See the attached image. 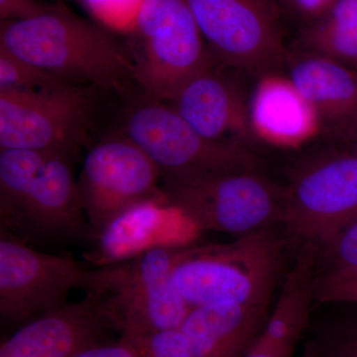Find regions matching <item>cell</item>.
I'll list each match as a JSON object with an SVG mask.
<instances>
[{
    "label": "cell",
    "mask_w": 357,
    "mask_h": 357,
    "mask_svg": "<svg viewBox=\"0 0 357 357\" xmlns=\"http://www.w3.org/2000/svg\"><path fill=\"white\" fill-rule=\"evenodd\" d=\"M91 10L109 24H132L142 0H86Z\"/></svg>",
    "instance_id": "cell-27"
},
{
    "label": "cell",
    "mask_w": 357,
    "mask_h": 357,
    "mask_svg": "<svg viewBox=\"0 0 357 357\" xmlns=\"http://www.w3.org/2000/svg\"><path fill=\"white\" fill-rule=\"evenodd\" d=\"M73 357H141L135 347L122 338L121 342L112 344H98L84 349Z\"/></svg>",
    "instance_id": "cell-30"
},
{
    "label": "cell",
    "mask_w": 357,
    "mask_h": 357,
    "mask_svg": "<svg viewBox=\"0 0 357 357\" xmlns=\"http://www.w3.org/2000/svg\"><path fill=\"white\" fill-rule=\"evenodd\" d=\"M289 236L319 249L357 218V156L345 152L307 162L285 187Z\"/></svg>",
    "instance_id": "cell-7"
},
{
    "label": "cell",
    "mask_w": 357,
    "mask_h": 357,
    "mask_svg": "<svg viewBox=\"0 0 357 357\" xmlns=\"http://www.w3.org/2000/svg\"><path fill=\"white\" fill-rule=\"evenodd\" d=\"M311 344L316 357H357V314L328 324Z\"/></svg>",
    "instance_id": "cell-24"
},
{
    "label": "cell",
    "mask_w": 357,
    "mask_h": 357,
    "mask_svg": "<svg viewBox=\"0 0 357 357\" xmlns=\"http://www.w3.org/2000/svg\"><path fill=\"white\" fill-rule=\"evenodd\" d=\"M119 328L110 293L84 299L33 319L0 345V357H73Z\"/></svg>",
    "instance_id": "cell-12"
},
{
    "label": "cell",
    "mask_w": 357,
    "mask_h": 357,
    "mask_svg": "<svg viewBox=\"0 0 357 357\" xmlns=\"http://www.w3.org/2000/svg\"><path fill=\"white\" fill-rule=\"evenodd\" d=\"M169 102L208 139L246 145L253 138L243 89L215 65L192 77Z\"/></svg>",
    "instance_id": "cell-14"
},
{
    "label": "cell",
    "mask_w": 357,
    "mask_h": 357,
    "mask_svg": "<svg viewBox=\"0 0 357 357\" xmlns=\"http://www.w3.org/2000/svg\"><path fill=\"white\" fill-rule=\"evenodd\" d=\"M314 301L357 305V272L354 273H317Z\"/></svg>",
    "instance_id": "cell-26"
},
{
    "label": "cell",
    "mask_w": 357,
    "mask_h": 357,
    "mask_svg": "<svg viewBox=\"0 0 357 357\" xmlns=\"http://www.w3.org/2000/svg\"><path fill=\"white\" fill-rule=\"evenodd\" d=\"M161 176L156 164L124 135L89 150L77 183L84 215L96 238L136 204L167 202L159 185Z\"/></svg>",
    "instance_id": "cell-10"
},
{
    "label": "cell",
    "mask_w": 357,
    "mask_h": 357,
    "mask_svg": "<svg viewBox=\"0 0 357 357\" xmlns=\"http://www.w3.org/2000/svg\"><path fill=\"white\" fill-rule=\"evenodd\" d=\"M351 150L349 152H351V153L352 154L356 155L357 156V134H356V135L354 136H352V137L351 138Z\"/></svg>",
    "instance_id": "cell-32"
},
{
    "label": "cell",
    "mask_w": 357,
    "mask_h": 357,
    "mask_svg": "<svg viewBox=\"0 0 357 357\" xmlns=\"http://www.w3.org/2000/svg\"><path fill=\"white\" fill-rule=\"evenodd\" d=\"M317 273L357 272V218L331 243L318 249Z\"/></svg>",
    "instance_id": "cell-23"
},
{
    "label": "cell",
    "mask_w": 357,
    "mask_h": 357,
    "mask_svg": "<svg viewBox=\"0 0 357 357\" xmlns=\"http://www.w3.org/2000/svg\"><path fill=\"white\" fill-rule=\"evenodd\" d=\"M57 154L66 153L17 148L0 149L1 232L6 234L13 227L23 201L42 167Z\"/></svg>",
    "instance_id": "cell-21"
},
{
    "label": "cell",
    "mask_w": 357,
    "mask_h": 357,
    "mask_svg": "<svg viewBox=\"0 0 357 357\" xmlns=\"http://www.w3.org/2000/svg\"><path fill=\"white\" fill-rule=\"evenodd\" d=\"M68 84H73L0 48V91H47Z\"/></svg>",
    "instance_id": "cell-22"
},
{
    "label": "cell",
    "mask_w": 357,
    "mask_h": 357,
    "mask_svg": "<svg viewBox=\"0 0 357 357\" xmlns=\"http://www.w3.org/2000/svg\"><path fill=\"white\" fill-rule=\"evenodd\" d=\"M124 136L156 164L162 176L210 177L255 171L256 159L246 145L208 139L168 103L145 98L126 119Z\"/></svg>",
    "instance_id": "cell-6"
},
{
    "label": "cell",
    "mask_w": 357,
    "mask_h": 357,
    "mask_svg": "<svg viewBox=\"0 0 357 357\" xmlns=\"http://www.w3.org/2000/svg\"><path fill=\"white\" fill-rule=\"evenodd\" d=\"M357 134V133H356Z\"/></svg>",
    "instance_id": "cell-35"
},
{
    "label": "cell",
    "mask_w": 357,
    "mask_h": 357,
    "mask_svg": "<svg viewBox=\"0 0 357 357\" xmlns=\"http://www.w3.org/2000/svg\"><path fill=\"white\" fill-rule=\"evenodd\" d=\"M40 0H0V20H23L34 17L51 8Z\"/></svg>",
    "instance_id": "cell-28"
},
{
    "label": "cell",
    "mask_w": 357,
    "mask_h": 357,
    "mask_svg": "<svg viewBox=\"0 0 357 357\" xmlns=\"http://www.w3.org/2000/svg\"><path fill=\"white\" fill-rule=\"evenodd\" d=\"M279 1L281 2L282 6H284L286 7V8H288L292 0H279Z\"/></svg>",
    "instance_id": "cell-34"
},
{
    "label": "cell",
    "mask_w": 357,
    "mask_h": 357,
    "mask_svg": "<svg viewBox=\"0 0 357 357\" xmlns=\"http://www.w3.org/2000/svg\"><path fill=\"white\" fill-rule=\"evenodd\" d=\"M337 0H292L288 9L307 24L319 20Z\"/></svg>",
    "instance_id": "cell-29"
},
{
    "label": "cell",
    "mask_w": 357,
    "mask_h": 357,
    "mask_svg": "<svg viewBox=\"0 0 357 357\" xmlns=\"http://www.w3.org/2000/svg\"><path fill=\"white\" fill-rule=\"evenodd\" d=\"M72 154H57L42 167L23 201L10 236L96 238L86 220L72 168ZM8 232H6V236Z\"/></svg>",
    "instance_id": "cell-13"
},
{
    "label": "cell",
    "mask_w": 357,
    "mask_h": 357,
    "mask_svg": "<svg viewBox=\"0 0 357 357\" xmlns=\"http://www.w3.org/2000/svg\"><path fill=\"white\" fill-rule=\"evenodd\" d=\"M128 272V263L100 270L84 269L72 256L47 255L1 234L0 317L17 324L39 318L67 305L75 289L112 293Z\"/></svg>",
    "instance_id": "cell-3"
},
{
    "label": "cell",
    "mask_w": 357,
    "mask_h": 357,
    "mask_svg": "<svg viewBox=\"0 0 357 357\" xmlns=\"http://www.w3.org/2000/svg\"><path fill=\"white\" fill-rule=\"evenodd\" d=\"M268 306L213 303L192 307L181 332L195 357H244L267 321Z\"/></svg>",
    "instance_id": "cell-17"
},
{
    "label": "cell",
    "mask_w": 357,
    "mask_h": 357,
    "mask_svg": "<svg viewBox=\"0 0 357 357\" xmlns=\"http://www.w3.org/2000/svg\"><path fill=\"white\" fill-rule=\"evenodd\" d=\"M289 77L321 122L351 138L357 133V70L303 51L289 63Z\"/></svg>",
    "instance_id": "cell-18"
},
{
    "label": "cell",
    "mask_w": 357,
    "mask_h": 357,
    "mask_svg": "<svg viewBox=\"0 0 357 357\" xmlns=\"http://www.w3.org/2000/svg\"><path fill=\"white\" fill-rule=\"evenodd\" d=\"M93 102L76 84L47 91H0V149L73 154L86 139Z\"/></svg>",
    "instance_id": "cell-8"
},
{
    "label": "cell",
    "mask_w": 357,
    "mask_h": 357,
    "mask_svg": "<svg viewBox=\"0 0 357 357\" xmlns=\"http://www.w3.org/2000/svg\"><path fill=\"white\" fill-rule=\"evenodd\" d=\"M293 351L287 349H278L256 340L250 351L244 357H291Z\"/></svg>",
    "instance_id": "cell-31"
},
{
    "label": "cell",
    "mask_w": 357,
    "mask_h": 357,
    "mask_svg": "<svg viewBox=\"0 0 357 357\" xmlns=\"http://www.w3.org/2000/svg\"><path fill=\"white\" fill-rule=\"evenodd\" d=\"M303 357H316L314 356V347H312L311 342L307 345L306 351H305V354Z\"/></svg>",
    "instance_id": "cell-33"
},
{
    "label": "cell",
    "mask_w": 357,
    "mask_h": 357,
    "mask_svg": "<svg viewBox=\"0 0 357 357\" xmlns=\"http://www.w3.org/2000/svg\"><path fill=\"white\" fill-rule=\"evenodd\" d=\"M190 245L150 249L128 263V272L110 293L123 337L180 330L192 307L173 281V271Z\"/></svg>",
    "instance_id": "cell-11"
},
{
    "label": "cell",
    "mask_w": 357,
    "mask_h": 357,
    "mask_svg": "<svg viewBox=\"0 0 357 357\" xmlns=\"http://www.w3.org/2000/svg\"><path fill=\"white\" fill-rule=\"evenodd\" d=\"M199 232L167 202H145L122 213L98 234L93 257L98 264L133 259L161 246L190 245Z\"/></svg>",
    "instance_id": "cell-15"
},
{
    "label": "cell",
    "mask_w": 357,
    "mask_h": 357,
    "mask_svg": "<svg viewBox=\"0 0 357 357\" xmlns=\"http://www.w3.org/2000/svg\"><path fill=\"white\" fill-rule=\"evenodd\" d=\"M318 248L304 244L297 261L285 276L273 312L268 317L258 342L294 351L309 326L314 303V278Z\"/></svg>",
    "instance_id": "cell-19"
},
{
    "label": "cell",
    "mask_w": 357,
    "mask_h": 357,
    "mask_svg": "<svg viewBox=\"0 0 357 357\" xmlns=\"http://www.w3.org/2000/svg\"><path fill=\"white\" fill-rule=\"evenodd\" d=\"M288 239L274 229L218 245L189 246L173 281L191 307L213 303L268 306L283 271Z\"/></svg>",
    "instance_id": "cell-2"
},
{
    "label": "cell",
    "mask_w": 357,
    "mask_h": 357,
    "mask_svg": "<svg viewBox=\"0 0 357 357\" xmlns=\"http://www.w3.org/2000/svg\"><path fill=\"white\" fill-rule=\"evenodd\" d=\"M0 48L73 84L115 89L134 76L132 54L105 28L61 6L0 25Z\"/></svg>",
    "instance_id": "cell-1"
},
{
    "label": "cell",
    "mask_w": 357,
    "mask_h": 357,
    "mask_svg": "<svg viewBox=\"0 0 357 357\" xmlns=\"http://www.w3.org/2000/svg\"><path fill=\"white\" fill-rule=\"evenodd\" d=\"M213 60L255 74L283 61L280 28L270 0H185Z\"/></svg>",
    "instance_id": "cell-9"
},
{
    "label": "cell",
    "mask_w": 357,
    "mask_h": 357,
    "mask_svg": "<svg viewBox=\"0 0 357 357\" xmlns=\"http://www.w3.org/2000/svg\"><path fill=\"white\" fill-rule=\"evenodd\" d=\"M248 107L253 137L273 146L299 148L323 126L318 112L290 77L276 72L260 76Z\"/></svg>",
    "instance_id": "cell-16"
},
{
    "label": "cell",
    "mask_w": 357,
    "mask_h": 357,
    "mask_svg": "<svg viewBox=\"0 0 357 357\" xmlns=\"http://www.w3.org/2000/svg\"><path fill=\"white\" fill-rule=\"evenodd\" d=\"M131 26L139 43L133 77L145 98L171 102L192 77L215 65L185 0H142Z\"/></svg>",
    "instance_id": "cell-5"
},
{
    "label": "cell",
    "mask_w": 357,
    "mask_h": 357,
    "mask_svg": "<svg viewBox=\"0 0 357 357\" xmlns=\"http://www.w3.org/2000/svg\"><path fill=\"white\" fill-rule=\"evenodd\" d=\"M167 203L199 230L237 237L283 225L285 187L255 171L180 178L161 176Z\"/></svg>",
    "instance_id": "cell-4"
},
{
    "label": "cell",
    "mask_w": 357,
    "mask_h": 357,
    "mask_svg": "<svg viewBox=\"0 0 357 357\" xmlns=\"http://www.w3.org/2000/svg\"><path fill=\"white\" fill-rule=\"evenodd\" d=\"M305 52L357 68V0H337L303 33Z\"/></svg>",
    "instance_id": "cell-20"
},
{
    "label": "cell",
    "mask_w": 357,
    "mask_h": 357,
    "mask_svg": "<svg viewBox=\"0 0 357 357\" xmlns=\"http://www.w3.org/2000/svg\"><path fill=\"white\" fill-rule=\"evenodd\" d=\"M141 357H195L181 330L123 337Z\"/></svg>",
    "instance_id": "cell-25"
}]
</instances>
